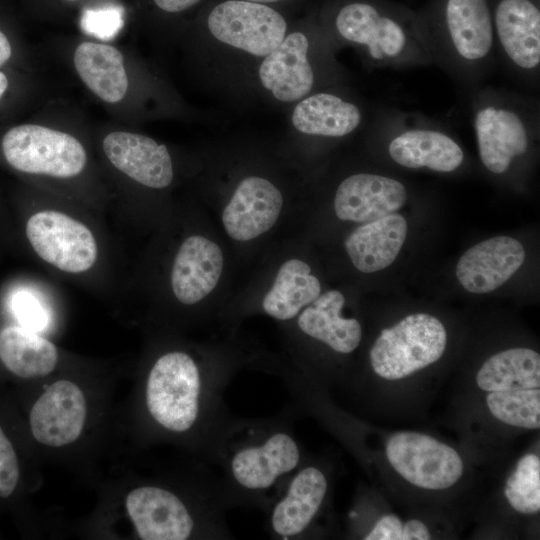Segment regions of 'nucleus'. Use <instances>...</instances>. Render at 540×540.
<instances>
[{"label":"nucleus","mask_w":540,"mask_h":540,"mask_svg":"<svg viewBox=\"0 0 540 540\" xmlns=\"http://www.w3.org/2000/svg\"><path fill=\"white\" fill-rule=\"evenodd\" d=\"M283 207V195L270 180L247 176L235 188L222 212L226 233L239 242L253 240L269 231Z\"/></svg>","instance_id":"nucleus-13"},{"label":"nucleus","mask_w":540,"mask_h":540,"mask_svg":"<svg viewBox=\"0 0 540 540\" xmlns=\"http://www.w3.org/2000/svg\"><path fill=\"white\" fill-rule=\"evenodd\" d=\"M292 125L302 134L342 138L362 124L361 108L336 93L317 92L299 100L291 116Z\"/></svg>","instance_id":"nucleus-23"},{"label":"nucleus","mask_w":540,"mask_h":540,"mask_svg":"<svg viewBox=\"0 0 540 540\" xmlns=\"http://www.w3.org/2000/svg\"><path fill=\"white\" fill-rule=\"evenodd\" d=\"M406 236L405 218L392 213L353 230L345 240V249L357 270L374 273L394 262Z\"/></svg>","instance_id":"nucleus-22"},{"label":"nucleus","mask_w":540,"mask_h":540,"mask_svg":"<svg viewBox=\"0 0 540 540\" xmlns=\"http://www.w3.org/2000/svg\"><path fill=\"white\" fill-rule=\"evenodd\" d=\"M345 298L338 290L320 294L299 314V329L339 353L354 351L362 337L361 325L354 318L341 316Z\"/></svg>","instance_id":"nucleus-25"},{"label":"nucleus","mask_w":540,"mask_h":540,"mask_svg":"<svg viewBox=\"0 0 540 540\" xmlns=\"http://www.w3.org/2000/svg\"><path fill=\"white\" fill-rule=\"evenodd\" d=\"M446 344L447 333L440 320L414 313L381 331L370 350V363L381 378L398 380L435 363Z\"/></svg>","instance_id":"nucleus-6"},{"label":"nucleus","mask_w":540,"mask_h":540,"mask_svg":"<svg viewBox=\"0 0 540 540\" xmlns=\"http://www.w3.org/2000/svg\"><path fill=\"white\" fill-rule=\"evenodd\" d=\"M10 308L18 324L39 333L46 335L54 326L51 310L38 296L30 292L15 293L11 298Z\"/></svg>","instance_id":"nucleus-31"},{"label":"nucleus","mask_w":540,"mask_h":540,"mask_svg":"<svg viewBox=\"0 0 540 540\" xmlns=\"http://www.w3.org/2000/svg\"><path fill=\"white\" fill-rule=\"evenodd\" d=\"M310 42L300 32L287 34L280 45L263 57L258 68L261 86L280 102H296L313 90L315 73L308 57Z\"/></svg>","instance_id":"nucleus-15"},{"label":"nucleus","mask_w":540,"mask_h":540,"mask_svg":"<svg viewBox=\"0 0 540 540\" xmlns=\"http://www.w3.org/2000/svg\"><path fill=\"white\" fill-rule=\"evenodd\" d=\"M117 374L70 360L52 375L21 385L14 407L40 462L59 464L99 482L101 463L125 440Z\"/></svg>","instance_id":"nucleus-1"},{"label":"nucleus","mask_w":540,"mask_h":540,"mask_svg":"<svg viewBox=\"0 0 540 540\" xmlns=\"http://www.w3.org/2000/svg\"><path fill=\"white\" fill-rule=\"evenodd\" d=\"M200 0H154L155 4L166 12H180L197 4Z\"/></svg>","instance_id":"nucleus-35"},{"label":"nucleus","mask_w":540,"mask_h":540,"mask_svg":"<svg viewBox=\"0 0 540 540\" xmlns=\"http://www.w3.org/2000/svg\"><path fill=\"white\" fill-rule=\"evenodd\" d=\"M300 461V450L295 439L285 432L270 435L261 444L239 449L230 462L231 474L241 486L262 490L294 470Z\"/></svg>","instance_id":"nucleus-21"},{"label":"nucleus","mask_w":540,"mask_h":540,"mask_svg":"<svg viewBox=\"0 0 540 540\" xmlns=\"http://www.w3.org/2000/svg\"><path fill=\"white\" fill-rule=\"evenodd\" d=\"M476 382L487 392L540 387V355L528 348H512L494 354L477 372Z\"/></svg>","instance_id":"nucleus-28"},{"label":"nucleus","mask_w":540,"mask_h":540,"mask_svg":"<svg viewBox=\"0 0 540 540\" xmlns=\"http://www.w3.org/2000/svg\"><path fill=\"white\" fill-rule=\"evenodd\" d=\"M494 25L487 0H447L445 38L431 49L462 79L478 80L495 58Z\"/></svg>","instance_id":"nucleus-3"},{"label":"nucleus","mask_w":540,"mask_h":540,"mask_svg":"<svg viewBox=\"0 0 540 540\" xmlns=\"http://www.w3.org/2000/svg\"><path fill=\"white\" fill-rule=\"evenodd\" d=\"M504 494L511 507L523 514L540 510V459L535 454L523 456L506 481Z\"/></svg>","instance_id":"nucleus-30"},{"label":"nucleus","mask_w":540,"mask_h":540,"mask_svg":"<svg viewBox=\"0 0 540 540\" xmlns=\"http://www.w3.org/2000/svg\"><path fill=\"white\" fill-rule=\"evenodd\" d=\"M495 46L506 64L523 77L540 66V11L530 0H502L494 15Z\"/></svg>","instance_id":"nucleus-12"},{"label":"nucleus","mask_w":540,"mask_h":540,"mask_svg":"<svg viewBox=\"0 0 540 540\" xmlns=\"http://www.w3.org/2000/svg\"><path fill=\"white\" fill-rule=\"evenodd\" d=\"M524 105L501 95H484L473 112L479 157L493 174L506 173L530 148L535 121Z\"/></svg>","instance_id":"nucleus-7"},{"label":"nucleus","mask_w":540,"mask_h":540,"mask_svg":"<svg viewBox=\"0 0 540 540\" xmlns=\"http://www.w3.org/2000/svg\"><path fill=\"white\" fill-rule=\"evenodd\" d=\"M80 25L82 30L98 39H113L124 25V10L120 6L86 9L83 11Z\"/></svg>","instance_id":"nucleus-32"},{"label":"nucleus","mask_w":540,"mask_h":540,"mask_svg":"<svg viewBox=\"0 0 540 540\" xmlns=\"http://www.w3.org/2000/svg\"><path fill=\"white\" fill-rule=\"evenodd\" d=\"M321 294L318 278L303 260H286L279 268L272 287L263 298L266 314L280 321L291 320Z\"/></svg>","instance_id":"nucleus-27"},{"label":"nucleus","mask_w":540,"mask_h":540,"mask_svg":"<svg viewBox=\"0 0 540 540\" xmlns=\"http://www.w3.org/2000/svg\"><path fill=\"white\" fill-rule=\"evenodd\" d=\"M338 35L358 46L376 66L426 64L432 60L427 45L410 35L397 20L368 3L355 2L340 9L335 19Z\"/></svg>","instance_id":"nucleus-4"},{"label":"nucleus","mask_w":540,"mask_h":540,"mask_svg":"<svg viewBox=\"0 0 540 540\" xmlns=\"http://www.w3.org/2000/svg\"><path fill=\"white\" fill-rule=\"evenodd\" d=\"M211 35L220 43L256 57H265L287 35L283 16L271 7L247 0L216 5L207 19Z\"/></svg>","instance_id":"nucleus-10"},{"label":"nucleus","mask_w":540,"mask_h":540,"mask_svg":"<svg viewBox=\"0 0 540 540\" xmlns=\"http://www.w3.org/2000/svg\"><path fill=\"white\" fill-rule=\"evenodd\" d=\"M76 71L85 85L108 103L121 101L128 90V77L121 52L108 44L81 43L74 53Z\"/></svg>","instance_id":"nucleus-26"},{"label":"nucleus","mask_w":540,"mask_h":540,"mask_svg":"<svg viewBox=\"0 0 540 540\" xmlns=\"http://www.w3.org/2000/svg\"><path fill=\"white\" fill-rule=\"evenodd\" d=\"M102 148L117 170L145 187L163 189L173 181V163L167 147L148 136L111 132L105 136Z\"/></svg>","instance_id":"nucleus-16"},{"label":"nucleus","mask_w":540,"mask_h":540,"mask_svg":"<svg viewBox=\"0 0 540 540\" xmlns=\"http://www.w3.org/2000/svg\"><path fill=\"white\" fill-rule=\"evenodd\" d=\"M430 125L416 124L394 134L388 144L390 158L409 169L455 171L464 161L463 149L448 133Z\"/></svg>","instance_id":"nucleus-20"},{"label":"nucleus","mask_w":540,"mask_h":540,"mask_svg":"<svg viewBox=\"0 0 540 540\" xmlns=\"http://www.w3.org/2000/svg\"><path fill=\"white\" fill-rule=\"evenodd\" d=\"M2 151L14 169L55 178H71L85 168L87 154L72 135L36 124H23L8 130Z\"/></svg>","instance_id":"nucleus-8"},{"label":"nucleus","mask_w":540,"mask_h":540,"mask_svg":"<svg viewBox=\"0 0 540 540\" xmlns=\"http://www.w3.org/2000/svg\"><path fill=\"white\" fill-rule=\"evenodd\" d=\"M11 45L7 37L0 31V66L7 62L11 56Z\"/></svg>","instance_id":"nucleus-36"},{"label":"nucleus","mask_w":540,"mask_h":540,"mask_svg":"<svg viewBox=\"0 0 540 540\" xmlns=\"http://www.w3.org/2000/svg\"><path fill=\"white\" fill-rule=\"evenodd\" d=\"M69 359L46 335L18 323L0 328V366L20 385L42 380Z\"/></svg>","instance_id":"nucleus-14"},{"label":"nucleus","mask_w":540,"mask_h":540,"mask_svg":"<svg viewBox=\"0 0 540 540\" xmlns=\"http://www.w3.org/2000/svg\"><path fill=\"white\" fill-rule=\"evenodd\" d=\"M407 196L405 186L394 178L357 173L338 185L334 210L340 220L363 224L397 212Z\"/></svg>","instance_id":"nucleus-17"},{"label":"nucleus","mask_w":540,"mask_h":540,"mask_svg":"<svg viewBox=\"0 0 540 540\" xmlns=\"http://www.w3.org/2000/svg\"><path fill=\"white\" fill-rule=\"evenodd\" d=\"M401 538L402 540H428L431 534L423 522L411 519L403 525Z\"/></svg>","instance_id":"nucleus-34"},{"label":"nucleus","mask_w":540,"mask_h":540,"mask_svg":"<svg viewBox=\"0 0 540 540\" xmlns=\"http://www.w3.org/2000/svg\"><path fill=\"white\" fill-rule=\"evenodd\" d=\"M386 456L400 476L428 490L449 488L463 473V461L452 447L421 433L394 434L387 442Z\"/></svg>","instance_id":"nucleus-11"},{"label":"nucleus","mask_w":540,"mask_h":540,"mask_svg":"<svg viewBox=\"0 0 540 540\" xmlns=\"http://www.w3.org/2000/svg\"><path fill=\"white\" fill-rule=\"evenodd\" d=\"M525 259L522 244L508 236H496L469 248L456 265V277L465 290L483 294L508 281Z\"/></svg>","instance_id":"nucleus-18"},{"label":"nucleus","mask_w":540,"mask_h":540,"mask_svg":"<svg viewBox=\"0 0 540 540\" xmlns=\"http://www.w3.org/2000/svg\"><path fill=\"white\" fill-rule=\"evenodd\" d=\"M486 403L490 413L505 424L525 429L540 427L539 388L490 392Z\"/></svg>","instance_id":"nucleus-29"},{"label":"nucleus","mask_w":540,"mask_h":540,"mask_svg":"<svg viewBox=\"0 0 540 540\" xmlns=\"http://www.w3.org/2000/svg\"><path fill=\"white\" fill-rule=\"evenodd\" d=\"M204 393L201 368L190 353H160L138 373L130 398L121 406L125 440L140 444L157 437L189 438L200 423Z\"/></svg>","instance_id":"nucleus-2"},{"label":"nucleus","mask_w":540,"mask_h":540,"mask_svg":"<svg viewBox=\"0 0 540 540\" xmlns=\"http://www.w3.org/2000/svg\"><path fill=\"white\" fill-rule=\"evenodd\" d=\"M327 487L320 469L309 466L300 470L272 510L270 523L274 533L284 538L301 534L319 511Z\"/></svg>","instance_id":"nucleus-24"},{"label":"nucleus","mask_w":540,"mask_h":540,"mask_svg":"<svg viewBox=\"0 0 540 540\" xmlns=\"http://www.w3.org/2000/svg\"><path fill=\"white\" fill-rule=\"evenodd\" d=\"M7 87H8V79L6 75L0 71V98L5 93Z\"/></svg>","instance_id":"nucleus-37"},{"label":"nucleus","mask_w":540,"mask_h":540,"mask_svg":"<svg viewBox=\"0 0 540 540\" xmlns=\"http://www.w3.org/2000/svg\"><path fill=\"white\" fill-rule=\"evenodd\" d=\"M25 233L36 255L59 271L82 274L93 268L99 258V245L92 230L65 212H34L26 222Z\"/></svg>","instance_id":"nucleus-9"},{"label":"nucleus","mask_w":540,"mask_h":540,"mask_svg":"<svg viewBox=\"0 0 540 540\" xmlns=\"http://www.w3.org/2000/svg\"><path fill=\"white\" fill-rule=\"evenodd\" d=\"M247 1H251V2H256V3H271V2H276V1H279V0H247Z\"/></svg>","instance_id":"nucleus-38"},{"label":"nucleus","mask_w":540,"mask_h":540,"mask_svg":"<svg viewBox=\"0 0 540 540\" xmlns=\"http://www.w3.org/2000/svg\"><path fill=\"white\" fill-rule=\"evenodd\" d=\"M39 464L15 408L0 409V508L14 512L31 535L50 529L49 519L30 502L42 483Z\"/></svg>","instance_id":"nucleus-5"},{"label":"nucleus","mask_w":540,"mask_h":540,"mask_svg":"<svg viewBox=\"0 0 540 540\" xmlns=\"http://www.w3.org/2000/svg\"><path fill=\"white\" fill-rule=\"evenodd\" d=\"M401 520L392 514L383 516L366 535V540H402Z\"/></svg>","instance_id":"nucleus-33"},{"label":"nucleus","mask_w":540,"mask_h":540,"mask_svg":"<svg viewBox=\"0 0 540 540\" xmlns=\"http://www.w3.org/2000/svg\"><path fill=\"white\" fill-rule=\"evenodd\" d=\"M224 265L221 248L202 235H191L179 246L173 260L170 284L183 305L202 301L217 286Z\"/></svg>","instance_id":"nucleus-19"}]
</instances>
